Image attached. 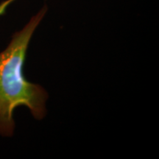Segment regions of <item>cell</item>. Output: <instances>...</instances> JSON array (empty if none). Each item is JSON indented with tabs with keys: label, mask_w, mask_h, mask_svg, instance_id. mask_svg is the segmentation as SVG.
Returning <instances> with one entry per match:
<instances>
[{
	"label": "cell",
	"mask_w": 159,
	"mask_h": 159,
	"mask_svg": "<svg viewBox=\"0 0 159 159\" xmlns=\"http://www.w3.org/2000/svg\"><path fill=\"white\" fill-rule=\"evenodd\" d=\"M47 11L45 5L21 30L13 34L7 48L0 52V135L3 136H13L16 107H27L37 120L47 114L48 94L41 85L27 81L23 75L30 41Z\"/></svg>",
	"instance_id": "obj_1"
},
{
	"label": "cell",
	"mask_w": 159,
	"mask_h": 159,
	"mask_svg": "<svg viewBox=\"0 0 159 159\" xmlns=\"http://www.w3.org/2000/svg\"><path fill=\"white\" fill-rule=\"evenodd\" d=\"M14 0H7V1H5L4 2H2L0 5V16H1L2 14H3L4 12H5L6 7L8 6L10 4H11L12 2H13Z\"/></svg>",
	"instance_id": "obj_2"
}]
</instances>
